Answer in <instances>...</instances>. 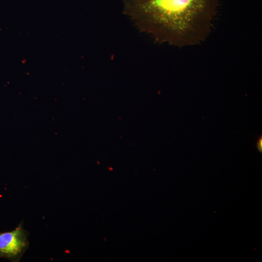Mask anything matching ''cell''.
I'll return each instance as SVG.
<instances>
[{
	"label": "cell",
	"mask_w": 262,
	"mask_h": 262,
	"mask_svg": "<svg viewBox=\"0 0 262 262\" xmlns=\"http://www.w3.org/2000/svg\"><path fill=\"white\" fill-rule=\"evenodd\" d=\"M124 4L126 12L157 38L186 47L208 37L218 0H124Z\"/></svg>",
	"instance_id": "cell-1"
},
{
	"label": "cell",
	"mask_w": 262,
	"mask_h": 262,
	"mask_svg": "<svg viewBox=\"0 0 262 262\" xmlns=\"http://www.w3.org/2000/svg\"><path fill=\"white\" fill-rule=\"evenodd\" d=\"M28 235L23 222L11 231L0 233V258L18 262L28 248Z\"/></svg>",
	"instance_id": "cell-2"
},
{
	"label": "cell",
	"mask_w": 262,
	"mask_h": 262,
	"mask_svg": "<svg viewBox=\"0 0 262 262\" xmlns=\"http://www.w3.org/2000/svg\"><path fill=\"white\" fill-rule=\"evenodd\" d=\"M257 148L258 149L259 151L260 152H262V137H261L259 141L257 142Z\"/></svg>",
	"instance_id": "cell-3"
}]
</instances>
